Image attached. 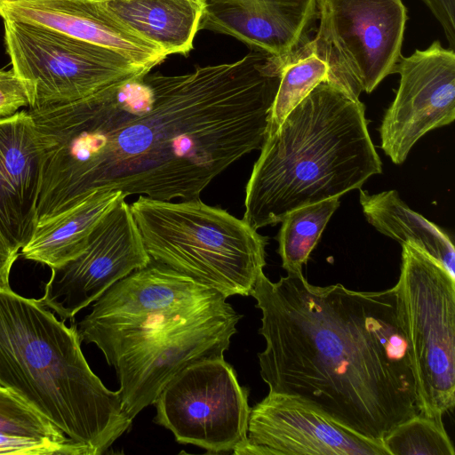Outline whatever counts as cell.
Segmentation results:
<instances>
[{"instance_id":"1","label":"cell","mask_w":455,"mask_h":455,"mask_svg":"<svg viewBox=\"0 0 455 455\" xmlns=\"http://www.w3.org/2000/svg\"><path fill=\"white\" fill-rule=\"evenodd\" d=\"M283 69L251 51L192 72L148 73L63 105L28 109L42 154L37 225L95 191L200 198L265 140Z\"/></svg>"},{"instance_id":"2","label":"cell","mask_w":455,"mask_h":455,"mask_svg":"<svg viewBox=\"0 0 455 455\" xmlns=\"http://www.w3.org/2000/svg\"><path fill=\"white\" fill-rule=\"evenodd\" d=\"M251 295L262 315L258 358L269 393L299 398L379 441L419 413L395 286L360 291L310 284L302 272L275 283L262 273Z\"/></svg>"},{"instance_id":"3","label":"cell","mask_w":455,"mask_h":455,"mask_svg":"<svg viewBox=\"0 0 455 455\" xmlns=\"http://www.w3.org/2000/svg\"><path fill=\"white\" fill-rule=\"evenodd\" d=\"M365 106L323 82L265 137L245 189L243 220L255 230L299 207L359 189L382 172Z\"/></svg>"},{"instance_id":"4","label":"cell","mask_w":455,"mask_h":455,"mask_svg":"<svg viewBox=\"0 0 455 455\" xmlns=\"http://www.w3.org/2000/svg\"><path fill=\"white\" fill-rule=\"evenodd\" d=\"M68 327L38 299L0 291V386L20 396L84 452L100 455L132 424Z\"/></svg>"},{"instance_id":"5","label":"cell","mask_w":455,"mask_h":455,"mask_svg":"<svg viewBox=\"0 0 455 455\" xmlns=\"http://www.w3.org/2000/svg\"><path fill=\"white\" fill-rule=\"evenodd\" d=\"M131 211L150 258L226 298L249 296L266 265V236L200 198L140 196Z\"/></svg>"},{"instance_id":"6","label":"cell","mask_w":455,"mask_h":455,"mask_svg":"<svg viewBox=\"0 0 455 455\" xmlns=\"http://www.w3.org/2000/svg\"><path fill=\"white\" fill-rule=\"evenodd\" d=\"M223 299L218 291L151 259L106 290L76 329L81 342L95 344L113 366L158 331Z\"/></svg>"},{"instance_id":"7","label":"cell","mask_w":455,"mask_h":455,"mask_svg":"<svg viewBox=\"0 0 455 455\" xmlns=\"http://www.w3.org/2000/svg\"><path fill=\"white\" fill-rule=\"evenodd\" d=\"M395 286L403 314L419 413L443 420L455 405V278L435 259L404 243Z\"/></svg>"},{"instance_id":"8","label":"cell","mask_w":455,"mask_h":455,"mask_svg":"<svg viewBox=\"0 0 455 455\" xmlns=\"http://www.w3.org/2000/svg\"><path fill=\"white\" fill-rule=\"evenodd\" d=\"M3 23L5 51L28 92V109L73 102L150 72L111 49L40 25Z\"/></svg>"},{"instance_id":"9","label":"cell","mask_w":455,"mask_h":455,"mask_svg":"<svg viewBox=\"0 0 455 455\" xmlns=\"http://www.w3.org/2000/svg\"><path fill=\"white\" fill-rule=\"evenodd\" d=\"M319 26L307 44L327 83L354 100L394 74L408 20L402 0H317Z\"/></svg>"},{"instance_id":"10","label":"cell","mask_w":455,"mask_h":455,"mask_svg":"<svg viewBox=\"0 0 455 455\" xmlns=\"http://www.w3.org/2000/svg\"><path fill=\"white\" fill-rule=\"evenodd\" d=\"M249 390L242 387L224 357L190 364L177 374L154 402V422L182 444L208 453L235 451L247 442L251 408Z\"/></svg>"},{"instance_id":"11","label":"cell","mask_w":455,"mask_h":455,"mask_svg":"<svg viewBox=\"0 0 455 455\" xmlns=\"http://www.w3.org/2000/svg\"><path fill=\"white\" fill-rule=\"evenodd\" d=\"M242 315L227 299L167 327L123 355L113 365L125 414L133 419L192 363L224 357Z\"/></svg>"},{"instance_id":"12","label":"cell","mask_w":455,"mask_h":455,"mask_svg":"<svg viewBox=\"0 0 455 455\" xmlns=\"http://www.w3.org/2000/svg\"><path fill=\"white\" fill-rule=\"evenodd\" d=\"M151 261L125 196L119 198L90 235L85 249L52 267L38 299L62 319H72L106 290Z\"/></svg>"},{"instance_id":"13","label":"cell","mask_w":455,"mask_h":455,"mask_svg":"<svg viewBox=\"0 0 455 455\" xmlns=\"http://www.w3.org/2000/svg\"><path fill=\"white\" fill-rule=\"evenodd\" d=\"M395 100L379 128L381 148L395 164H403L414 144L429 131L455 119V52L439 41L401 56Z\"/></svg>"},{"instance_id":"14","label":"cell","mask_w":455,"mask_h":455,"mask_svg":"<svg viewBox=\"0 0 455 455\" xmlns=\"http://www.w3.org/2000/svg\"><path fill=\"white\" fill-rule=\"evenodd\" d=\"M236 455H388L382 441L339 424L294 396L269 393L251 408Z\"/></svg>"},{"instance_id":"15","label":"cell","mask_w":455,"mask_h":455,"mask_svg":"<svg viewBox=\"0 0 455 455\" xmlns=\"http://www.w3.org/2000/svg\"><path fill=\"white\" fill-rule=\"evenodd\" d=\"M2 20L40 25L111 49L151 70L167 56L105 7L103 0H14L0 2Z\"/></svg>"},{"instance_id":"16","label":"cell","mask_w":455,"mask_h":455,"mask_svg":"<svg viewBox=\"0 0 455 455\" xmlns=\"http://www.w3.org/2000/svg\"><path fill=\"white\" fill-rule=\"evenodd\" d=\"M42 154L28 111L0 119V230L19 251L36 228Z\"/></svg>"},{"instance_id":"17","label":"cell","mask_w":455,"mask_h":455,"mask_svg":"<svg viewBox=\"0 0 455 455\" xmlns=\"http://www.w3.org/2000/svg\"><path fill=\"white\" fill-rule=\"evenodd\" d=\"M317 0H267L247 6L206 5L200 29L230 36L252 51L288 57L307 43Z\"/></svg>"},{"instance_id":"18","label":"cell","mask_w":455,"mask_h":455,"mask_svg":"<svg viewBox=\"0 0 455 455\" xmlns=\"http://www.w3.org/2000/svg\"><path fill=\"white\" fill-rule=\"evenodd\" d=\"M104 5L166 56L191 52L206 9L203 0H108Z\"/></svg>"},{"instance_id":"19","label":"cell","mask_w":455,"mask_h":455,"mask_svg":"<svg viewBox=\"0 0 455 455\" xmlns=\"http://www.w3.org/2000/svg\"><path fill=\"white\" fill-rule=\"evenodd\" d=\"M123 196L120 191L90 194L69 210L36 226L32 237L21 249V255L51 268L76 258L87 246L97 224Z\"/></svg>"},{"instance_id":"20","label":"cell","mask_w":455,"mask_h":455,"mask_svg":"<svg viewBox=\"0 0 455 455\" xmlns=\"http://www.w3.org/2000/svg\"><path fill=\"white\" fill-rule=\"evenodd\" d=\"M359 201L367 221L381 234L408 243L435 259L455 278V250L450 236L414 212L396 190L369 194L359 188Z\"/></svg>"},{"instance_id":"21","label":"cell","mask_w":455,"mask_h":455,"mask_svg":"<svg viewBox=\"0 0 455 455\" xmlns=\"http://www.w3.org/2000/svg\"><path fill=\"white\" fill-rule=\"evenodd\" d=\"M339 196L294 209L281 220L278 253L287 273L302 272L330 218L339 206Z\"/></svg>"},{"instance_id":"22","label":"cell","mask_w":455,"mask_h":455,"mask_svg":"<svg viewBox=\"0 0 455 455\" xmlns=\"http://www.w3.org/2000/svg\"><path fill=\"white\" fill-rule=\"evenodd\" d=\"M308 42V41H307ZM305 43L287 59L270 109L266 135H273L288 114L319 84L327 81L328 68Z\"/></svg>"},{"instance_id":"23","label":"cell","mask_w":455,"mask_h":455,"mask_svg":"<svg viewBox=\"0 0 455 455\" xmlns=\"http://www.w3.org/2000/svg\"><path fill=\"white\" fill-rule=\"evenodd\" d=\"M0 435L35 439L68 448L84 455L58 427L11 389L0 386Z\"/></svg>"},{"instance_id":"24","label":"cell","mask_w":455,"mask_h":455,"mask_svg":"<svg viewBox=\"0 0 455 455\" xmlns=\"http://www.w3.org/2000/svg\"><path fill=\"white\" fill-rule=\"evenodd\" d=\"M388 455H454L443 420L418 413L395 427L382 439Z\"/></svg>"},{"instance_id":"25","label":"cell","mask_w":455,"mask_h":455,"mask_svg":"<svg viewBox=\"0 0 455 455\" xmlns=\"http://www.w3.org/2000/svg\"><path fill=\"white\" fill-rule=\"evenodd\" d=\"M29 106L26 87L14 70L0 68V119L13 116Z\"/></svg>"},{"instance_id":"26","label":"cell","mask_w":455,"mask_h":455,"mask_svg":"<svg viewBox=\"0 0 455 455\" xmlns=\"http://www.w3.org/2000/svg\"><path fill=\"white\" fill-rule=\"evenodd\" d=\"M0 454L73 455L67 447L35 439L0 435Z\"/></svg>"},{"instance_id":"27","label":"cell","mask_w":455,"mask_h":455,"mask_svg":"<svg viewBox=\"0 0 455 455\" xmlns=\"http://www.w3.org/2000/svg\"><path fill=\"white\" fill-rule=\"evenodd\" d=\"M19 255L0 230V291L10 289V272Z\"/></svg>"},{"instance_id":"28","label":"cell","mask_w":455,"mask_h":455,"mask_svg":"<svg viewBox=\"0 0 455 455\" xmlns=\"http://www.w3.org/2000/svg\"><path fill=\"white\" fill-rule=\"evenodd\" d=\"M4 1H14V0H0V2H4ZM103 1H108V0H103Z\"/></svg>"}]
</instances>
